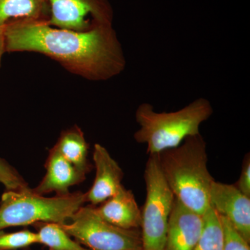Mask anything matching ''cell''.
I'll return each instance as SVG.
<instances>
[{
    "instance_id": "6da1fadb",
    "label": "cell",
    "mask_w": 250,
    "mask_h": 250,
    "mask_svg": "<svg viewBox=\"0 0 250 250\" xmlns=\"http://www.w3.org/2000/svg\"><path fill=\"white\" fill-rule=\"evenodd\" d=\"M4 29L6 52L44 54L88 80H110L126 67L113 24L75 31L52 27L45 20L21 19L6 23Z\"/></svg>"
},
{
    "instance_id": "7a4b0ae2",
    "label": "cell",
    "mask_w": 250,
    "mask_h": 250,
    "mask_svg": "<svg viewBox=\"0 0 250 250\" xmlns=\"http://www.w3.org/2000/svg\"><path fill=\"white\" fill-rule=\"evenodd\" d=\"M161 172L174 197L188 209L203 215L210 207L214 179L208 169L207 143L201 134L157 154Z\"/></svg>"
},
{
    "instance_id": "3957f363",
    "label": "cell",
    "mask_w": 250,
    "mask_h": 250,
    "mask_svg": "<svg viewBox=\"0 0 250 250\" xmlns=\"http://www.w3.org/2000/svg\"><path fill=\"white\" fill-rule=\"evenodd\" d=\"M213 113L211 104L203 98L172 112H156L150 104H141L135 113L139 125L134 133L135 141L147 146L149 155H156L177 147L187 138L200 134V125Z\"/></svg>"
},
{
    "instance_id": "277c9868",
    "label": "cell",
    "mask_w": 250,
    "mask_h": 250,
    "mask_svg": "<svg viewBox=\"0 0 250 250\" xmlns=\"http://www.w3.org/2000/svg\"><path fill=\"white\" fill-rule=\"evenodd\" d=\"M85 202V193L80 191L47 197L30 188L6 190L0 202V230L37 223H67Z\"/></svg>"
},
{
    "instance_id": "5b68a950",
    "label": "cell",
    "mask_w": 250,
    "mask_h": 250,
    "mask_svg": "<svg viewBox=\"0 0 250 250\" xmlns=\"http://www.w3.org/2000/svg\"><path fill=\"white\" fill-rule=\"evenodd\" d=\"M144 178L146 198L140 229L142 250H163L175 197L161 172L157 154L149 155Z\"/></svg>"
},
{
    "instance_id": "8992f818",
    "label": "cell",
    "mask_w": 250,
    "mask_h": 250,
    "mask_svg": "<svg viewBox=\"0 0 250 250\" xmlns=\"http://www.w3.org/2000/svg\"><path fill=\"white\" fill-rule=\"evenodd\" d=\"M60 225L90 250H142L141 229H126L108 223L93 206H82L69 222Z\"/></svg>"
},
{
    "instance_id": "52a82bcc",
    "label": "cell",
    "mask_w": 250,
    "mask_h": 250,
    "mask_svg": "<svg viewBox=\"0 0 250 250\" xmlns=\"http://www.w3.org/2000/svg\"><path fill=\"white\" fill-rule=\"evenodd\" d=\"M49 25L86 31L100 24H113L114 12L108 0H45Z\"/></svg>"
},
{
    "instance_id": "ba28073f",
    "label": "cell",
    "mask_w": 250,
    "mask_h": 250,
    "mask_svg": "<svg viewBox=\"0 0 250 250\" xmlns=\"http://www.w3.org/2000/svg\"><path fill=\"white\" fill-rule=\"evenodd\" d=\"M210 206L230 222L250 243V197L242 193L234 184L214 182L209 194Z\"/></svg>"
},
{
    "instance_id": "9c48e42d",
    "label": "cell",
    "mask_w": 250,
    "mask_h": 250,
    "mask_svg": "<svg viewBox=\"0 0 250 250\" xmlns=\"http://www.w3.org/2000/svg\"><path fill=\"white\" fill-rule=\"evenodd\" d=\"M203 226V215L188 209L175 198L163 250H194Z\"/></svg>"
},
{
    "instance_id": "30bf717a",
    "label": "cell",
    "mask_w": 250,
    "mask_h": 250,
    "mask_svg": "<svg viewBox=\"0 0 250 250\" xmlns=\"http://www.w3.org/2000/svg\"><path fill=\"white\" fill-rule=\"evenodd\" d=\"M93 161L96 174L93 186L85 192V202L97 207L113 196L123 187L124 173L107 149L101 145L94 146Z\"/></svg>"
},
{
    "instance_id": "8fae6325",
    "label": "cell",
    "mask_w": 250,
    "mask_h": 250,
    "mask_svg": "<svg viewBox=\"0 0 250 250\" xmlns=\"http://www.w3.org/2000/svg\"><path fill=\"white\" fill-rule=\"evenodd\" d=\"M45 167V177L35 188H31L41 195L52 192L57 195H67L70 192L69 188L82 183L86 176L62 157L54 147L49 150Z\"/></svg>"
},
{
    "instance_id": "7c38bea8",
    "label": "cell",
    "mask_w": 250,
    "mask_h": 250,
    "mask_svg": "<svg viewBox=\"0 0 250 250\" xmlns=\"http://www.w3.org/2000/svg\"><path fill=\"white\" fill-rule=\"evenodd\" d=\"M95 208L102 218L115 226L126 229H141V208L133 192L124 186L113 196Z\"/></svg>"
},
{
    "instance_id": "4fadbf2b",
    "label": "cell",
    "mask_w": 250,
    "mask_h": 250,
    "mask_svg": "<svg viewBox=\"0 0 250 250\" xmlns=\"http://www.w3.org/2000/svg\"><path fill=\"white\" fill-rule=\"evenodd\" d=\"M54 147L62 157L86 175L93 169L88 159V143L83 131L78 126L62 131Z\"/></svg>"
},
{
    "instance_id": "5bb4252c",
    "label": "cell",
    "mask_w": 250,
    "mask_h": 250,
    "mask_svg": "<svg viewBox=\"0 0 250 250\" xmlns=\"http://www.w3.org/2000/svg\"><path fill=\"white\" fill-rule=\"evenodd\" d=\"M45 0H0V24L21 19H48Z\"/></svg>"
},
{
    "instance_id": "9a60e30c",
    "label": "cell",
    "mask_w": 250,
    "mask_h": 250,
    "mask_svg": "<svg viewBox=\"0 0 250 250\" xmlns=\"http://www.w3.org/2000/svg\"><path fill=\"white\" fill-rule=\"evenodd\" d=\"M33 225L37 230L38 244L47 247L49 250H90L72 239L59 224L37 223Z\"/></svg>"
},
{
    "instance_id": "2e32d148",
    "label": "cell",
    "mask_w": 250,
    "mask_h": 250,
    "mask_svg": "<svg viewBox=\"0 0 250 250\" xmlns=\"http://www.w3.org/2000/svg\"><path fill=\"white\" fill-rule=\"evenodd\" d=\"M203 218L201 236L194 250H223V231L220 215L210 206Z\"/></svg>"
},
{
    "instance_id": "e0dca14e",
    "label": "cell",
    "mask_w": 250,
    "mask_h": 250,
    "mask_svg": "<svg viewBox=\"0 0 250 250\" xmlns=\"http://www.w3.org/2000/svg\"><path fill=\"white\" fill-rule=\"evenodd\" d=\"M36 232L25 229L16 232L5 233L0 230V250H17L38 244Z\"/></svg>"
},
{
    "instance_id": "ac0fdd59",
    "label": "cell",
    "mask_w": 250,
    "mask_h": 250,
    "mask_svg": "<svg viewBox=\"0 0 250 250\" xmlns=\"http://www.w3.org/2000/svg\"><path fill=\"white\" fill-rule=\"evenodd\" d=\"M223 231V250H250V243L233 228L229 220L220 216Z\"/></svg>"
},
{
    "instance_id": "d6986e66",
    "label": "cell",
    "mask_w": 250,
    "mask_h": 250,
    "mask_svg": "<svg viewBox=\"0 0 250 250\" xmlns=\"http://www.w3.org/2000/svg\"><path fill=\"white\" fill-rule=\"evenodd\" d=\"M0 182L6 190H20L29 188L28 184L16 169L0 158Z\"/></svg>"
},
{
    "instance_id": "ffe728a7",
    "label": "cell",
    "mask_w": 250,
    "mask_h": 250,
    "mask_svg": "<svg viewBox=\"0 0 250 250\" xmlns=\"http://www.w3.org/2000/svg\"><path fill=\"white\" fill-rule=\"evenodd\" d=\"M237 188L246 196L250 197V156L248 153L243 159L239 179L236 184Z\"/></svg>"
},
{
    "instance_id": "44dd1931",
    "label": "cell",
    "mask_w": 250,
    "mask_h": 250,
    "mask_svg": "<svg viewBox=\"0 0 250 250\" xmlns=\"http://www.w3.org/2000/svg\"><path fill=\"white\" fill-rule=\"evenodd\" d=\"M4 52H6V43H5L4 25L0 24V67H1V59Z\"/></svg>"
}]
</instances>
